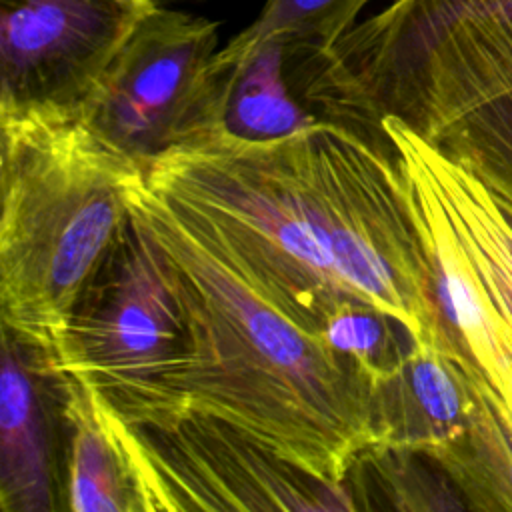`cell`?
Here are the masks:
<instances>
[{"label": "cell", "instance_id": "9", "mask_svg": "<svg viewBox=\"0 0 512 512\" xmlns=\"http://www.w3.org/2000/svg\"><path fill=\"white\" fill-rule=\"evenodd\" d=\"M124 0H0V112H72L144 16Z\"/></svg>", "mask_w": 512, "mask_h": 512}, {"label": "cell", "instance_id": "10", "mask_svg": "<svg viewBox=\"0 0 512 512\" xmlns=\"http://www.w3.org/2000/svg\"><path fill=\"white\" fill-rule=\"evenodd\" d=\"M486 390L432 340H416L372 388L374 446L416 452L432 464L470 426Z\"/></svg>", "mask_w": 512, "mask_h": 512}, {"label": "cell", "instance_id": "13", "mask_svg": "<svg viewBox=\"0 0 512 512\" xmlns=\"http://www.w3.org/2000/svg\"><path fill=\"white\" fill-rule=\"evenodd\" d=\"M224 82V128L242 138H276L320 120L300 96L288 38L236 36L216 52Z\"/></svg>", "mask_w": 512, "mask_h": 512}, {"label": "cell", "instance_id": "8", "mask_svg": "<svg viewBox=\"0 0 512 512\" xmlns=\"http://www.w3.org/2000/svg\"><path fill=\"white\" fill-rule=\"evenodd\" d=\"M136 434L150 512L356 508L344 486L312 476L212 416L190 412L172 428Z\"/></svg>", "mask_w": 512, "mask_h": 512}, {"label": "cell", "instance_id": "3", "mask_svg": "<svg viewBox=\"0 0 512 512\" xmlns=\"http://www.w3.org/2000/svg\"><path fill=\"white\" fill-rule=\"evenodd\" d=\"M0 128L2 328L50 360L132 220L144 166L72 112H0Z\"/></svg>", "mask_w": 512, "mask_h": 512}, {"label": "cell", "instance_id": "6", "mask_svg": "<svg viewBox=\"0 0 512 512\" xmlns=\"http://www.w3.org/2000/svg\"><path fill=\"white\" fill-rule=\"evenodd\" d=\"M46 370L70 376L136 428L190 414V334L168 262L132 214L82 294Z\"/></svg>", "mask_w": 512, "mask_h": 512}, {"label": "cell", "instance_id": "1", "mask_svg": "<svg viewBox=\"0 0 512 512\" xmlns=\"http://www.w3.org/2000/svg\"><path fill=\"white\" fill-rule=\"evenodd\" d=\"M146 184L310 332L350 304L434 330L424 254L388 138L316 120L276 138L216 128L144 166Z\"/></svg>", "mask_w": 512, "mask_h": 512}, {"label": "cell", "instance_id": "15", "mask_svg": "<svg viewBox=\"0 0 512 512\" xmlns=\"http://www.w3.org/2000/svg\"><path fill=\"white\" fill-rule=\"evenodd\" d=\"M384 12L422 30L512 54V0H392Z\"/></svg>", "mask_w": 512, "mask_h": 512}, {"label": "cell", "instance_id": "14", "mask_svg": "<svg viewBox=\"0 0 512 512\" xmlns=\"http://www.w3.org/2000/svg\"><path fill=\"white\" fill-rule=\"evenodd\" d=\"M474 510L512 512V428L484 394L466 432L434 462Z\"/></svg>", "mask_w": 512, "mask_h": 512}, {"label": "cell", "instance_id": "18", "mask_svg": "<svg viewBox=\"0 0 512 512\" xmlns=\"http://www.w3.org/2000/svg\"><path fill=\"white\" fill-rule=\"evenodd\" d=\"M128 4H134L138 8H144V10H150V8H158L162 6V0H124Z\"/></svg>", "mask_w": 512, "mask_h": 512}, {"label": "cell", "instance_id": "4", "mask_svg": "<svg viewBox=\"0 0 512 512\" xmlns=\"http://www.w3.org/2000/svg\"><path fill=\"white\" fill-rule=\"evenodd\" d=\"M302 92L324 120L384 136L394 116L470 170L512 218V54L418 30L382 12L314 50Z\"/></svg>", "mask_w": 512, "mask_h": 512}, {"label": "cell", "instance_id": "2", "mask_svg": "<svg viewBox=\"0 0 512 512\" xmlns=\"http://www.w3.org/2000/svg\"><path fill=\"white\" fill-rule=\"evenodd\" d=\"M132 214L160 246L184 310L190 412L212 416L312 476L344 486L374 446L364 372L272 304L146 180Z\"/></svg>", "mask_w": 512, "mask_h": 512}, {"label": "cell", "instance_id": "5", "mask_svg": "<svg viewBox=\"0 0 512 512\" xmlns=\"http://www.w3.org/2000/svg\"><path fill=\"white\" fill-rule=\"evenodd\" d=\"M424 254L432 342L512 428V218L470 170L394 116L380 120Z\"/></svg>", "mask_w": 512, "mask_h": 512}, {"label": "cell", "instance_id": "11", "mask_svg": "<svg viewBox=\"0 0 512 512\" xmlns=\"http://www.w3.org/2000/svg\"><path fill=\"white\" fill-rule=\"evenodd\" d=\"M52 378L68 428V508L74 512H150L136 428L78 380L56 372Z\"/></svg>", "mask_w": 512, "mask_h": 512}, {"label": "cell", "instance_id": "12", "mask_svg": "<svg viewBox=\"0 0 512 512\" xmlns=\"http://www.w3.org/2000/svg\"><path fill=\"white\" fill-rule=\"evenodd\" d=\"M40 358L2 328L0 378V508L52 512L56 474Z\"/></svg>", "mask_w": 512, "mask_h": 512}, {"label": "cell", "instance_id": "17", "mask_svg": "<svg viewBox=\"0 0 512 512\" xmlns=\"http://www.w3.org/2000/svg\"><path fill=\"white\" fill-rule=\"evenodd\" d=\"M368 0H266L258 18L236 34L240 40L288 38L318 50L330 48L356 22Z\"/></svg>", "mask_w": 512, "mask_h": 512}, {"label": "cell", "instance_id": "7", "mask_svg": "<svg viewBox=\"0 0 512 512\" xmlns=\"http://www.w3.org/2000/svg\"><path fill=\"white\" fill-rule=\"evenodd\" d=\"M216 52V20L150 8L78 116L146 166L174 146L224 128V82Z\"/></svg>", "mask_w": 512, "mask_h": 512}, {"label": "cell", "instance_id": "16", "mask_svg": "<svg viewBox=\"0 0 512 512\" xmlns=\"http://www.w3.org/2000/svg\"><path fill=\"white\" fill-rule=\"evenodd\" d=\"M400 334H408L400 322L366 304H350L338 310L324 326L326 342L364 372L370 392L410 352L414 340L410 336L400 338Z\"/></svg>", "mask_w": 512, "mask_h": 512}]
</instances>
